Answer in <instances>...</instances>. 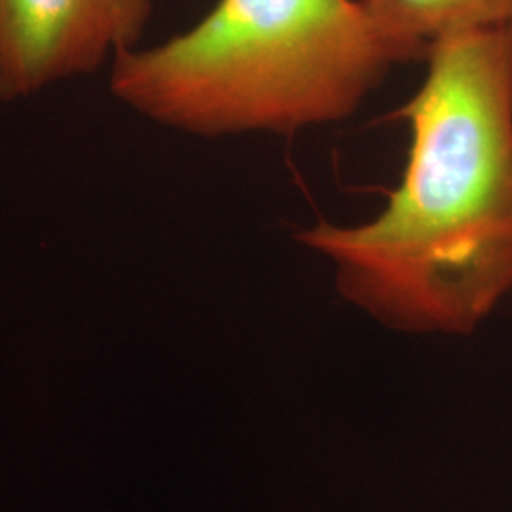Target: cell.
<instances>
[{
    "instance_id": "cell-1",
    "label": "cell",
    "mask_w": 512,
    "mask_h": 512,
    "mask_svg": "<svg viewBox=\"0 0 512 512\" xmlns=\"http://www.w3.org/2000/svg\"><path fill=\"white\" fill-rule=\"evenodd\" d=\"M423 61L384 209L361 224L319 220L296 239L385 325L469 334L512 293V23L439 38Z\"/></svg>"
},
{
    "instance_id": "cell-2",
    "label": "cell",
    "mask_w": 512,
    "mask_h": 512,
    "mask_svg": "<svg viewBox=\"0 0 512 512\" xmlns=\"http://www.w3.org/2000/svg\"><path fill=\"white\" fill-rule=\"evenodd\" d=\"M425 57L361 0H219L183 35L110 63V92L150 122L219 139L340 124Z\"/></svg>"
},
{
    "instance_id": "cell-3",
    "label": "cell",
    "mask_w": 512,
    "mask_h": 512,
    "mask_svg": "<svg viewBox=\"0 0 512 512\" xmlns=\"http://www.w3.org/2000/svg\"><path fill=\"white\" fill-rule=\"evenodd\" d=\"M152 0H0V103L97 73L137 48Z\"/></svg>"
},
{
    "instance_id": "cell-4",
    "label": "cell",
    "mask_w": 512,
    "mask_h": 512,
    "mask_svg": "<svg viewBox=\"0 0 512 512\" xmlns=\"http://www.w3.org/2000/svg\"><path fill=\"white\" fill-rule=\"evenodd\" d=\"M389 37L423 57L439 38L512 23V0H361Z\"/></svg>"
}]
</instances>
